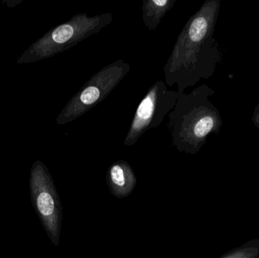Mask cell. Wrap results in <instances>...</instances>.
Wrapping results in <instances>:
<instances>
[{"instance_id":"cell-8","label":"cell","mask_w":259,"mask_h":258,"mask_svg":"<svg viewBox=\"0 0 259 258\" xmlns=\"http://www.w3.org/2000/svg\"><path fill=\"white\" fill-rule=\"evenodd\" d=\"M177 0H143L142 19L146 28L156 30L164 15L174 7Z\"/></svg>"},{"instance_id":"cell-2","label":"cell","mask_w":259,"mask_h":258,"mask_svg":"<svg viewBox=\"0 0 259 258\" xmlns=\"http://www.w3.org/2000/svg\"><path fill=\"white\" fill-rule=\"evenodd\" d=\"M214 91L205 84L187 94L178 93L168 114L167 124L171 145L179 152L196 154L211 133L219 134L223 121L219 109L209 100Z\"/></svg>"},{"instance_id":"cell-6","label":"cell","mask_w":259,"mask_h":258,"mask_svg":"<svg viewBox=\"0 0 259 258\" xmlns=\"http://www.w3.org/2000/svg\"><path fill=\"white\" fill-rule=\"evenodd\" d=\"M178 98V91L169 90L161 80L155 82L136 110L124 145L132 146L148 130L159 127L166 115L173 110Z\"/></svg>"},{"instance_id":"cell-5","label":"cell","mask_w":259,"mask_h":258,"mask_svg":"<svg viewBox=\"0 0 259 258\" xmlns=\"http://www.w3.org/2000/svg\"><path fill=\"white\" fill-rule=\"evenodd\" d=\"M30 199L35 212L50 241L60 243L63 210L53 177L41 161H36L30 172Z\"/></svg>"},{"instance_id":"cell-1","label":"cell","mask_w":259,"mask_h":258,"mask_svg":"<svg viewBox=\"0 0 259 258\" xmlns=\"http://www.w3.org/2000/svg\"><path fill=\"white\" fill-rule=\"evenodd\" d=\"M220 9V0H206L178 35L164 67L166 85L177 84L178 93L185 92L201 79L211 77L222 60L214 38Z\"/></svg>"},{"instance_id":"cell-3","label":"cell","mask_w":259,"mask_h":258,"mask_svg":"<svg viewBox=\"0 0 259 258\" xmlns=\"http://www.w3.org/2000/svg\"><path fill=\"white\" fill-rule=\"evenodd\" d=\"M112 12L95 16L80 13L49 30L17 59V64L33 63L50 59L70 49L79 42L108 27L113 21Z\"/></svg>"},{"instance_id":"cell-4","label":"cell","mask_w":259,"mask_h":258,"mask_svg":"<svg viewBox=\"0 0 259 258\" xmlns=\"http://www.w3.org/2000/svg\"><path fill=\"white\" fill-rule=\"evenodd\" d=\"M130 64L119 59L92 76L68 101L56 118L58 125H65L83 116L101 103L128 74Z\"/></svg>"},{"instance_id":"cell-7","label":"cell","mask_w":259,"mask_h":258,"mask_svg":"<svg viewBox=\"0 0 259 258\" xmlns=\"http://www.w3.org/2000/svg\"><path fill=\"white\" fill-rule=\"evenodd\" d=\"M137 177L128 162L124 160L114 162L106 174V183L110 193L115 198L128 197L137 186Z\"/></svg>"},{"instance_id":"cell-10","label":"cell","mask_w":259,"mask_h":258,"mask_svg":"<svg viewBox=\"0 0 259 258\" xmlns=\"http://www.w3.org/2000/svg\"><path fill=\"white\" fill-rule=\"evenodd\" d=\"M252 121L254 125L259 130V101L256 106H255V109H254L253 114H252Z\"/></svg>"},{"instance_id":"cell-9","label":"cell","mask_w":259,"mask_h":258,"mask_svg":"<svg viewBox=\"0 0 259 258\" xmlns=\"http://www.w3.org/2000/svg\"><path fill=\"white\" fill-rule=\"evenodd\" d=\"M219 258H259V239H251Z\"/></svg>"}]
</instances>
